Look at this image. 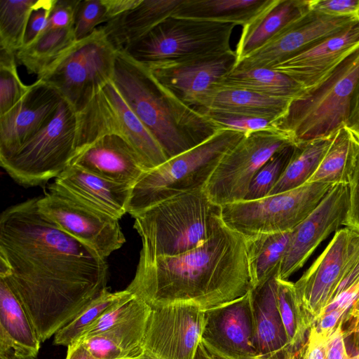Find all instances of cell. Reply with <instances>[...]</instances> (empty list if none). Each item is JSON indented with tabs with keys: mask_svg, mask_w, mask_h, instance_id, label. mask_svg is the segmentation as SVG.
Returning a JSON list of instances; mask_svg holds the SVG:
<instances>
[{
	"mask_svg": "<svg viewBox=\"0 0 359 359\" xmlns=\"http://www.w3.org/2000/svg\"><path fill=\"white\" fill-rule=\"evenodd\" d=\"M117 50L99 27L76 41L62 58L40 79L53 86L76 111L112 79Z\"/></svg>",
	"mask_w": 359,
	"mask_h": 359,
	"instance_id": "cell-11",
	"label": "cell"
},
{
	"mask_svg": "<svg viewBox=\"0 0 359 359\" xmlns=\"http://www.w3.org/2000/svg\"><path fill=\"white\" fill-rule=\"evenodd\" d=\"M292 100L216 83L196 100L193 107L198 111L266 118L276 124L285 117Z\"/></svg>",
	"mask_w": 359,
	"mask_h": 359,
	"instance_id": "cell-25",
	"label": "cell"
},
{
	"mask_svg": "<svg viewBox=\"0 0 359 359\" xmlns=\"http://www.w3.org/2000/svg\"><path fill=\"white\" fill-rule=\"evenodd\" d=\"M183 0H141L135 8L100 27L116 50H123L172 15Z\"/></svg>",
	"mask_w": 359,
	"mask_h": 359,
	"instance_id": "cell-29",
	"label": "cell"
},
{
	"mask_svg": "<svg viewBox=\"0 0 359 359\" xmlns=\"http://www.w3.org/2000/svg\"><path fill=\"white\" fill-rule=\"evenodd\" d=\"M244 135L219 130L202 143L145 172L132 187L128 213L133 217L170 198L203 190L222 156Z\"/></svg>",
	"mask_w": 359,
	"mask_h": 359,
	"instance_id": "cell-5",
	"label": "cell"
},
{
	"mask_svg": "<svg viewBox=\"0 0 359 359\" xmlns=\"http://www.w3.org/2000/svg\"><path fill=\"white\" fill-rule=\"evenodd\" d=\"M294 144L274 154L255 175L244 200L266 197L285 170L293 153Z\"/></svg>",
	"mask_w": 359,
	"mask_h": 359,
	"instance_id": "cell-40",
	"label": "cell"
},
{
	"mask_svg": "<svg viewBox=\"0 0 359 359\" xmlns=\"http://www.w3.org/2000/svg\"><path fill=\"white\" fill-rule=\"evenodd\" d=\"M334 184L306 183L266 197L222 206V219L229 229L250 237L293 230L320 203Z\"/></svg>",
	"mask_w": 359,
	"mask_h": 359,
	"instance_id": "cell-10",
	"label": "cell"
},
{
	"mask_svg": "<svg viewBox=\"0 0 359 359\" xmlns=\"http://www.w3.org/2000/svg\"><path fill=\"white\" fill-rule=\"evenodd\" d=\"M41 343L22 305L0 278V354L36 359Z\"/></svg>",
	"mask_w": 359,
	"mask_h": 359,
	"instance_id": "cell-27",
	"label": "cell"
},
{
	"mask_svg": "<svg viewBox=\"0 0 359 359\" xmlns=\"http://www.w3.org/2000/svg\"><path fill=\"white\" fill-rule=\"evenodd\" d=\"M217 83L262 95L295 100L306 91L299 83L271 68L233 69Z\"/></svg>",
	"mask_w": 359,
	"mask_h": 359,
	"instance_id": "cell-32",
	"label": "cell"
},
{
	"mask_svg": "<svg viewBox=\"0 0 359 359\" xmlns=\"http://www.w3.org/2000/svg\"><path fill=\"white\" fill-rule=\"evenodd\" d=\"M205 322V311L196 306L151 308L144 341V356L194 359Z\"/></svg>",
	"mask_w": 359,
	"mask_h": 359,
	"instance_id": "cell-14",
	"label": "cell"
},
{
	"mask_svg": "<svg viewBox=\"0 0 359 359\" xmlns=\"http://www.w3.org/2000/svg\"><path fill=\"white\" fill-rule=\"evenodd\" d=\"M327 339L308 334L304 344L295 354L293 359H326Z\"/></svg>",
	"mask_w": 359,
	"mask_h": 359,
	"instance_id": "cell-48",
	"label": "cell"
},
{
	"mask_svg": "<svg viewBox=\"0 0 359 359\" xmlns=\"http://www.w3.org/2000/svg\"><path fill=\"white\" fill-rule=\"evenodd\" d=\"M111 81L168 159L202 143L217 130L197 109L163 86L147 67L117 50Z\"/></svg>",
	"mask_w": 359,
	"mask_h": 359,
	"instance_id": "cell-3",
	"label": "cell"
},
{
	"mask_svg": "<svg viewBox=\"0 0 359 359\" xmlns=\"http://www.w3.org/2000/svg\"><path fill=\"white\" fill-rule=\"evenodd\" d=\"M359 0H311L310 9L331 16L355 15Z\"/></svg>",
	"mask_w": 359,
	"mask_h": 359,
	"instance_id": "cell-46",
	"label": "cell"
},
{
	"mask_svg": "<svg viewBox=\"0 0 359 359\" xmlns=\"http://www.w3.org/2000/svg\"><path fill=\"white\" fill-rule=\"evenodd\" d=\"M201 342L225 359H258L251 290L231 302L205 311Z\"/></svg>",
	"mask_w": 359,
	"mask_h": 359,
	"instance_id": "cell-16",
	"label": "cell"
},
{
	"mask_svg": "<svg viewBox=\"0 0 359 359\" xmlns=\"http://www.w3.org/2000/svg\"><path fill=\"white\" fill-rule=\"evenodd\" d=\"M132 186L117 183L69 165L48 190L69 196L117 219L128 212Z\"/></svg>",
	"mask_w": 359,
	"mask_h": 359,
	"instance_id": "cell-22",
	"label": "cell"
},
{
	"mask_svg": "<svg viewBox=\"0 0 359 359\" xmlns=\"http://www.w3.org/2000/svg\"><path fill=\"white\" fill-rule=\"evenodd\" d=\"M359 47V20L346 29L272 66L305 89L318 84Z\"/></svg>",
	"mask_w": 359,
	"mask_h": 359,
	"instance_id": "cell-21",
	"label": "cell"
},
{
	"mask_svg": "<svg viewBox=\"0 0 359 359\" xmlns=\"http://www.w3.org/2000/svg\"><path fill=\"white\" fill-rule=\"evenodd\" d=\"M276 277L251 290L258 359H292L278 306Z\"/></svg>",
	"mask_w": 359,
	"mask_h": 359,
	"instance_id": "cell-26",
	"label": "cell"
},
{
	"mask_svg": "<svg viewBox=\"0 0 359 359\" xmlns=\"http://www.w3.org/2000/svg\"><path fill=\"white\" fill-rule=\"evenodd\" d=\"M62 100L53 86L41 79L31 84L21 100L0 116V163L11 158L48 123Z\"/></svg>",
	"mask_w": 359,
	"mask_h": 359,
	"instance_id": "cell-19",
	"label": "cell"
},
{
	"mask_svg": "<svg viewBox=\"0 0 359 359\" xmlns=\"http://www.w3.org/2000/svg\"><path fill=\"white\" fill-rule=\"evenodd\" d=\"M199 111L217 130H227L248 135L276 128L275 123L266 118L207 111Z\"/></svg>",
	"mask_w": 359,
	"mask_h": 359,
	"instance_id": "cell-42",
	"label": "cell"
},
{
	"mask_svg": "<svg viewBox=\"0 0 359 359\" xmlns=\"http://www.w3.org/2000/svg\"><path fill=\"white\" fill-rule=\"evenodd\" d=\"M356 318H359V315L355 318H353V319H356ZM350 320V319H349ZM347 321V320H346Z\"/></svg>",
	"mask_w": 359,
	"mask_h": 359,
	"instance_id": "cell-59",
	"label": "cell"
},
{
	"mask_svg": "<svg viewBox=\"0 0 359 359\" xmlns=\"http://www.w3.org/2000/svg\"><path fill=\"white\" fill-rule=\"evenodd\" d=\"M76 42L72 28L45 32L32 43L20 49L16 60L38 79L48 72Z\"/></svg>",
	"mask_w": 359,
	"mask_h": 359,
	"instance_id": "cell-33",
	"label": "cell"
},
{
	"mask_svg": "<svg viewBox=\"0 0 359 359\" xmlns=\"http://www.w3.org/2000/svg\"><path fill=\"white\" fill-rule=\"evenodd\" d=\"M236 64L234 50L193 60L144 64L152 76L187 105L206 93Z\"/></svg>",
	"mask_w": 359,
	"mask_h": 359,
	"instance_id": "cell-20",
	"label": "cell"
},
{
	"mask_svg": "<svg viewBox=\"0 0 359 359\" xmlns=\"http://www.w3.org/2000/svg\"><path fill=\"white\" fill-rule=\"evenodd\" d=\"M310 1L269 0L251 22L242 27L241 34L234 50L236 64L311 10Z\"/></svg>",
	"mask_w": 359,
	"mask_h": 359,
	"instance_id": "cell-28",
	"label": "cell"
},
{
	"mask_svg": "<svg viewBox=\"0 0 359 359\" xmlns=\"http://www.w3.org/2000/svg\"><path fill=\"white\" fill-rule=\"evenodd\" d=\"M110 20L104 0H79L72 27L76 41L88 38Z\"/></svg>",
	"mask_w": 359,
	"mask_h": 359,
	"instance_id": "cell-41",
	"label": "cell"
},
{
	"mask_svg": "<svg viewBox=\"0 0 359 359\" xmlns=\"http://www.w3.org/2000/svg\"><path fill=\"white\" fill-rule=\"evenodd\" d=\"M359 81V47L318 84L292 101L276 127L294 143L333 136L346 125Z\"/></svg>",
	"mask_w": 359,
	"mask_h": 359,
	"instance_id": "cell-6",
	"label": "cell"
},
{
	"mask_svg": "<svg viewBox=\"0 0 359 359\" xmlns=\"http://www.w3.org/2000/svg\"><path fill=\"white\" fill-rule=\"evenodd\" d=\"M194 359H225L209 350L201 341Z\"/></svg>",
	"mask_w": 359,
	"mask_h": 359,
	"instance_id": "cell-54",
	"label": "cell"
},
{
	"mask_svg": "<svg viewBox=\"0 0 359 359\" xmlns=\"http://www.w3.org/2000/svg\"><path fill=\"white\" fill-rule=\"evenodd\" d=\"M0 359H15L12 353L0 354Z\"/></svg>",
	"mask_w": 359,
	"mask_h": 359,
	"instance_id": "cell-55",
	"label": "cell"
},
{
	"mask_svg": "<svg viewBox=\"0 0 359 359\" xmlns=\"http://www.w3.org/2000/svg\"><path fill=\"white\" fill-rule=\"evenodd\" d=\"M350 359H359V353L353 356H351Z\"/></svg>",
	"mask_w": 359,
	"mask_h": 359,
	"instance_id": "cell-56",
	"label": "cell"
},
{
	"mask_svg": "<svg viewBox=\"0 0 359 359\" xmlns=\"http://www.w3.org/2000/svg\"><path fill=\"white\" fill-rule=\"evenodd\" d=\"M39 212L77 241L106 258L126 242L118 220L62 194L50 191L37 199Z\"/></svg>",
	"mask_w": 359,
	"mask_h": 359,
	"instance_id": "cell-13",
	"label": "cell"
},
{
	"mask_svg": "<svg viewBox=\"0 0 359 359\" xmlns=\"http://www.w3.org/2000/svg\"><path fill=\"white\" fill-rule=\"evenodd\" d=\"M269 0H183L172 17L231 23L243 27Z\"/></svg>",
	"mask_w": 359,
	"mask_h": 359,
	"instance_id": "cell-30",
	"label": "cell"
},
{
	"mask_svg": "<svg viewBox=\"0 0 359 359\" xmlns=\"http://www.w3.org/2000/svg\"><path fill=\"white\" fill-rule=\"evenodd\" d=\"M252 289L246 238L224 224L190 251L139 259L126 288L151 308L189 304L203 311L231 302Z\"/></svg>",
	"mask_w": 359,
	"mask_h": 359,
	"instance_id": "cell-2",
	"label": "cell"
},
{
	"mask_svg": "<svg viewBox=\"0 0 359 359\" xmlns=\"http://www.w3.org/2000/svg\"><path fill=\"white\" fill-rule=\"evenodd\" d=\"M36 0H0V48L16 53L23 47L28 18Z\"/></svg>",
	"mask_w": 359,
	"mask_h": 359,
	"instance_id": "cell-38",
	"label": "cell"
},
{
	"mask_svg": "<svg viewBox=\"0 0 359 359\" xmlns=\"http://www.w3.org/2000/svg\"><path fill=\"white\" fill-rule=\"evenodd\" d=\"M69 165L132 187L148 171L133 147L115 135H104L85 147L76 154Z\"/></svg>",
	"mask_w": 359,
	"mask_h": 359,
	"instance_id": "cell-23",
	"label": "cell"
},
{
	"mask_svg": "<svg viewBox=\"0 0 359 359\" xmlns=\"http://www.w3.org/2000/svg\"><path fill=\"white\" fill-rule=\"evenodd\" d=\"M130 293L126 289L114 292L105 289L76 318L56 332L53 344L68 346L76 341L103 314Z\"/></svg>",
	"mask_w": 359,
	"mask_h": 359,
	"instance_id": "cell-37",
	"label": "cell"
},
{
	"mask_svg": "<svg viewBox=\"0 0 359 359\" xmlns=\"http://www.w3.org/2000/svg\"><path fill=\"white\" fill-rule=\"evenodd\" d=\"M76 111L63 99L48 123L0 165L20 185L43 184L70 164L76 151Z\"/></svg>",
	"mask_w": 359,
	"mask_h": 359,
	"instance_id": "cell-8",
	"label": "cell"
},
{
	"mask_svg": "<svg viewBox=\"0 0 359 359\" xmlns=\"http://www.w3.org/2000/svg\"><path fill=\"white\" fill-rule=\"evenodd\" d=\"M140 359H153V358L147 357V356H144L143 358H142Z\"/></svg>",
	"mask_w": 359,
	"mask_h": 359,
	"instance_id": "cell-58",
	"label": "cell"
},
{
	"mask_svg": "<svg viewBox=\"0 0 359 359\" xmlns=\"http://www.w3.org/2000/svg\"><path fill=\"white\" fill-rule=\"evenodd\" d=\"M359 155V138L346 126L335 134L317 170L307 183L349 184Z\"/></svg>",
	"mask_w": 359,
	"mask_h": 359,
	"instance_id": "cell-31",
	"label": "cell"
},
{
	"mask_svg": "<svg viewBox=\"0 0 359 359\" xmlns=\"http://www.w3.org/2000/svg\"><path fill=\"white\" fill-rule=\"evenodd\" d=\"M79 341L97 359H128L121 348L104 334L91 336Z\"/></svg>",
	"mask_w": 359,
	"mask_h": 359,
	"instance_id": "cell-45",
	"label": "cell"
},
{
	"mask_svg": "<svg viewBox=\"0 0 359 359\" xmlns=\"http://www.w3.org/2000/svg\"><path fill=\"white\" fill-rule=\"evenodd\" d=\"M349 210V184H335L316 208L292 231L278 278H288L303 266L316 248L344 225Z\"/></svg>",
	"mask_w": 359,
	"mask_h": 359,
	"instance_id": "cell-17",
	"label": "cell"
},
{
	"mask_svg": "<svg viewBox=\"0 0 359 359\" xmlns=\"http://www.w3.org/2000/svg\"><path fill=\"white\" fill-rule=\"evenodd\" d=\"M345 345L342 324H340L327 341L326 359H350Z\"/></svg>",
	"mask_w": 359,
	"mask_h": 359,
	"instance_id": "cell-49",
	"label": "cell"
},
{
	"mask_svg": "<svg viewBox=\"0 0 359 359\" xmlns=\"http://www.w3.org/2000/svg\"><path fill=\"white\" fill-rule=\"evenodd\" d=\"M110 19H113L123 13L135 8L141 0H104Z\"/></svg>",
	"mask_w": 359,
	"mask_h": 359,
	"instance_id": "cell-52",
	"label": "cell"
},
{
	"mask_svg": "<svg viewBox=\"0 0 359 359\" xmlns=\"http://www.w3.org/2000/svg\"><path fill=\"white\" fill-rule=\"evenodd\" d=\"M151 308L131 293L103 314L79 340L104 334L115 342L128 359L144 356V341Z\"/></svg>",
	"mask_w": 359,
	"mask_h": 359,
	"instance_id": "cell-24",
	"label": "cell"
},
{
	"mask_svg": "<svg viewBox=\"0 0 359 359\" xmlns=\"http://www.w3.org/2000/svg\"><path fill=\"white\" fill-rule=\"evenodd\" d=\"M357 232L349 227L337 231L323 252L294 283L299 302L311 325L328 305L341 278Z\"/></svg>",
	"mask_w": 359,
	"mask_h": 359,
	"instance_id": "cell-18",
	"label": "cell"
},
{
	"mask_svg": "<svg viewBox=\"0 0 359 359\" xmlns=\"http://www.w3.org/2000/svg\"><path fill=\"white\" fill-rule=\"evenodd\" d=\"M345 325H348L342 327L344 341L348 339L350 342L355 355L359 353V318L348 320L342 326Z\"/></svg>",
	"mask_w": 359,
	"mask_h": 359,
	"instance_id": "cell-50",
	"label": "cell"
},
{
	"mask_svg": "<svg viewBox=\"0 0 359 359\" xmlns=\"http://www.w3.org/2000/svg\"><path fill=\"white\" fill-rule=\"evenodd\" d=\"M65 359H97L85 347L81 341H77L67 346Z\"/></svg>",
	"mask_w": 359,
	"mask_h": 359,
	"instance_id": "cell-53",
	"label": "cell"
},
{
	"mask_svg": "<svg viewBox=\"0 0 359 359\" xmlns=\"http://www.w3.org/2000/svg\"><path fill=\"white\" fill-rule=\"evenodd\" d=\"M356 18H358V20H359V7H358V11L356 13Z\"/></svg>",
	"mask_w": 359,
	"mask_h": 359,
	"instance_id": "cell-57",
	"label": "cell"
},
{
	"mask_svg": "<svg viewBox=\"0 0 359 359\" xmlns=\"http://www.w3.org/2000/svg\"><path fill=\"white\" fill-rule=\"evenodd\" d=\"M16 54L0 48V116L11 110L27 93L18 73Z\"/></svg>",
	"mask_w": 359,
	"mask_h": 359,
	"instance_id": "cell-39",
	"label": "cell"
},
{
	"mask_svg": "<svg viewBox=\"0 0 359 359\" xmlns=\"http://www.w3.org/2000/svg\"><path fill=\"white\" fill-rule=\"evenodd\" d=\"M37 199L10 206L1 214L0 278L44 342L107 288L108 264L47 219Z\"/></svg>",
	"mask_w": 359,
	"mask_h": 359,
	"instance_id": "cell-1",
	"label": "cell"
},
{
	"mask_svg": "<svg viewBox=\"0 0 359 359\" xmlns=\"http://www.w3.org/2000/svg\"><path fill=\"white\" fill-rule=\"evenodd\" d=\"M292 231L245 237L252 289L278 276Z\"/></svg>",
	"mask_w": 359,
	"mask_h": 359,
	"instance_id": "cell-34",
	"label": "cell"
},
{
	"mask_svg": "<svg viewBox=\"0 0 359 359\" xmlns=\"http://www.w3.org/2000/svg\"><path fill=\"white\" fill-rule=\"evenodd\" d=\"M294 144L277 127L245 135L222 156L203 191L220 206L243 201L259 170L274 154Z\"/></svg>",
	"mask_w": 359,
	"mask_h": 359,
	"instance_id": "cell-12",
	"label": "cell"
},
{
	"mask_svg": "<svg viewBox=\"0 0 359 359\" xmlns=\"http://www.w3.org/2000/svg\"><path fill=\"white\" fill-rule=\"evenodd\" d=\"M76 114V154L101 137L115 135L133 147L147 170L168 160L160 144L130 109L111 80Z\"/></svg>",
	"mask_w": 359,
	"mask_h": 359,
	"instance_id": "cell-9",
	"label": "cell"
},
{
	"mask_svg": "<svg viewBox=\"0 0 359 359\" xmlns=\"http://www.w3.org/2000/svg\"><path fill=\"white\" fill-rule=\"evenodd\" d=\"M344 226L359 231V155L349 184V210Z\"/></svg>",
	"mask_w": 359,
	"mask_h": 359,
	"instance_id": "cell-47",
	"label": "cell"
},
{
	"mask_svg": "<svg viewBox=\"0 0 359 359\" xmlns=\"http://www.w3.org/2000/svg\"><path fill=\"white\" fill-rule=\"evenodd\" d=\"M79 3V0H56L43 32L72 28Z\"/></svg>",
	"mask_w": 359,
	"mask_h": 359,
	"instance_id": "cell-44",
	"label": "cell"
},
{
	"mask_svg": "<svg viewBox=\"0 0 359 359\" xmlns=\"http://www.w3.org/2000/svg\"><path fill=\"white\" fill-rule=\"evenodd\" d=\"M276 297L293 359L306 342L311 323L299 302L294 283L276 277Z\"/></svg>",
	"mask_w": 359,
	"mask_h": 359,
	"instance_id": "cell-36",
	"label": "cell"
},
{
	"mask_svg": "<svg viewBox=\"0 0 359 359\" xmlns=\"http://www.w3.org/2000/svg\"><path fill=\"white\" fill-rule=\"evenodd\" d=\"M346 126L359 138V81L353 94L350 115Z\"/></svg>",
	"mask_w": 359,
	"mask_h": 359,
	"instance_id": "cell-51",
	"label": "cell"
},
{
	"mask_svg": "<svg viewBox=\"0 0 359 359\" xmlns=\"http://www.w3.org/2000/svg\"><path fill=\"white\" fill-rule=\"evenodd\" d=\"M334 135L295 143L291 158L269 195L289 191L307 183L317 170Z\"/></svg>",
	"mask_w": 359,
	"mask_h": 359,
	"instance_id": "cell-35",
	"label": "cell"
},
{
	"mask_svg": "<svg viewBox=\"0 0 359 359\" xmlns=\"http://www.w3.org/2000/svg\"><path fill=\"white\" fill-rule=\"evenodd\" d=\"M236 25L169 17L122 51L142 64L184 61L231 50Z\"/></svg>",
	"mask_w": 359,
	"mask_h": 359,
	"instance_id": "cell-7",
	"label": "cell"
},
{
	"mask_svg": "<svg viewBox=\"0 0 359 359\" xmlns=\"http://www.w3.org/2000/svg\"><path fill=\"white\" fill-rule=\"evenodd\" d=\"M355 15L331 16L309 10L239 62L237 69L271 68L348 27Z\"/></svg>",
	"mask_w": 359,
	"mask_h": 359,
	"instance_id": "cell-15",
	"label": "cell"
},
{
	"mask_svg": "<svg viewBox=\"0 0 359 359\" xmlns=\"http://www.w3.org/2000/svg\"><path fill=\"white\" fill-rule=\"evenodd\" d=\"M55 1L56 0H36L28 18L23 47L32 43L43 32Z\"/></svg>",
	"mask_w": 359,
	"mask_h": 359,
	"instance_id": "cell-43",
	"label": "cell"
},
{
	"mask_svg": "<svg viewBox=\"0 0 359 359\" xmlns=\"http://www.w3.org/2000/svg\"><path fill=\"white\" fill-rule=\"evenodd\" d=\"M133 217L142 240L139 259L190 251L204 244L224 224L222 206L203 190L170 198Z\"/></svg>",
	"mask_w": 359,
	"mask_h": 359,
	"instance_id": "cell-4",
	"label": "cell"
}]
</instances>
